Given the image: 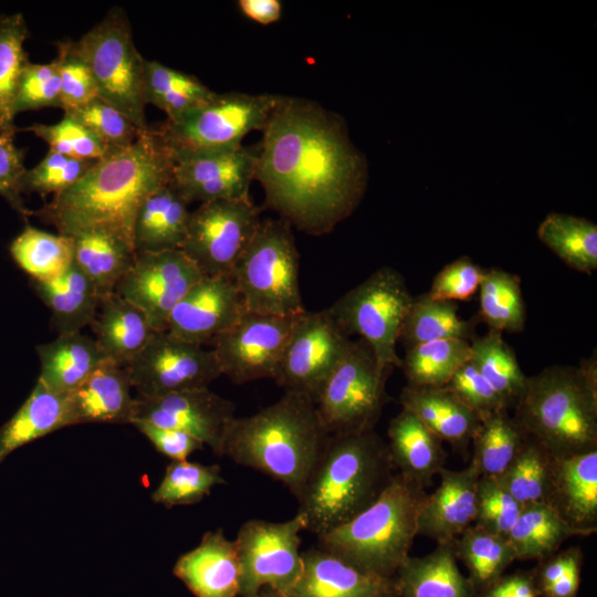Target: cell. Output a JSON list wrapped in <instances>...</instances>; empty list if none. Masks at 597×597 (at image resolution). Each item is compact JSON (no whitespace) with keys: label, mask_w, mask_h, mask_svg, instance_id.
I'll return each mask as SVG.
<instances>
[{"label":"cell","mask_w":597,"mask_h":597,"mask_svg":"<svg viewBox=\"0 0 597 597\" xmlns=\"http://www.w3.org/2000/svg\"><path fill=\"white\" fill-rule=\"evenodd\" d=\"M526 437L507 411L494 412L481 419L471 441V462L480 476L501 475L520 452Z\"/></svg>","instance_id":"obj_43"},{"label":"cell","mask_w":597,"mask_h":597,"mask_svg":"<svg viewBox=\"0 0 597 597\" xmlns=\"http://www.w3.org/2000/svg\"><path fill=\"white\" fill-rule=\"evenodd\" d=\"M295 317L247 311L212 344L221 375L237 385L275 379Z\"/></svg>","instance_id":"obj_16"},{"label":"cell","mask_w":597,"mask_h":597,"mask_svg":"<svg viewBox=\"0 0 597 597\" xmlns=\"http://www.w3.org/2000/svg\"><path fill=\"white\" fill-rule=\"evenodd\" d=\"M388 449L395 469L422 488L444 468L447 453L439 440L406 409L395 416L387 429Z\"/></svg>","instance_id":"obj_30"},{"label":"cell","mask_w":597,"mask_h":597,"mask_svg":"<svg viewBox=\"0 0 597 597\" xmlns=\"http://www.w3.org/2000/svg\"><path fill=\"white\" fill-rule=\"evenodd\" d=\"M172 574L196 597H237L240 591L235 545L221 528L206 532L197 547L180 555Z\"/></svg>","instance_id":"obj_23"},{"label":"cell","mask_w":597,"mask_h":597,"mask_svg":"<svg viewBox=\"0 0 597 597\" xmlns=\"http://www.w3.org/2000/svg\"><path fill=\"white\" fill-rule=\"evenodd\" d=\"M73 261L93 282L101 298L115 289L135 259L133 241L121 231L95 226L71 235Z\"/></svg>","instance_id":"obj_26"},{"label":"cell","mask_w":597,"mask_h":597,"mask_svg":"<svg viewBox=\"0 0 597 597\" xmlns=\"http://www.w3.org/2000/svg\"><path fill=\"white\" fill-rule=\"evenodd\" d=\"M481 420L494 412L507 411L499 392L470 360L463 364L446 385Z\"/></svg>","instance_id":"obj_55"},{"label":"cell","mask_w":597,"mask_h":597,"mask_svg":"<svg viewBox=\"0 0 597 597\" xmlns=\"http://www.w3.org/2000/svg\"><path fill=\"white\" fill-rule=\"evenodd\" d=\"M28 28L22 13L0 14V126L17 132L13 102L23 67L29 62L24 51Z\"/></svg>","instance_id":"obj_46"},{"label":"cell","mask_w":597,"mask_h":597,"mask_svg":"<svg viewBox=\"0 0 597 597\" xmlns=\"http://www.w3.org/2000/svg\"><path fill=\"white\" fill-rule=\"evenodd\" d=\"M256 597H259V595Z\"/></svg>","instance_id":"obj_62"},{"label":"cell","mask_w":597,"mask_h":597,"mask_svg":"<svg viewBox=\"0 0 597 597\" xmlns=\"http://www.w3.org/2000/svg\"><path fill=\"white\" fill-rule=\"evenodd\" d=\"M439 486L427 494L418 516L417 534L439 543L452 542L474 523L480 473L472 462L461 470L443 468Z\"/></svg>","instance_id":"obj_22"},{"label":"cell","mask_w":597,"mask_h":597,"mask_svg":"<svg viewBox=\"0 0 597 597\" xmlns=\"http://www.w3.org/2000/svg\"><path fill=\"white\" fill-rule=\"evenodd\" d=\"M412 300L404 276L397 270L384 266L328 310L348 336H360L378 364L391 370L401 367L396 345Z\"/></svg>","instance_id":"obj_9"},{"label":"cell","mask_w":597,"mask_h":597,"mask_svg":"<svg viewBox=\"0 0 597 597\" xmlns=\"http://www.w3.org/2000/svg\"><path fill=\"white\" fill-rule=\"evenodd\" d=\"M262 130L254 178L289 219L325 229L356 207L367 163L342 118L314 103L279 96Z\"/></svg>","instance_id":"obj_1"},{"label":"cell","mask_w":597,"mask_h":597,"mask_svg":"<svg viewBox=\"0 0 597 597\" xmlns=\"http://www.w3.org/2000/svg\"><path fill=\"white\" fill-rule=\"evenodd\" d=\"M298 269V252L289 222L266 219L260 222L231 277L247 311L295 317L306 311Z\"/></svg>","instance_id":"obj_7"},{"label":"cell","mask_w":597,"mask_h":597,"mask_svg":"<svg viewBox=\"0 0 597 597\" xmlns=\"http://www.w3.org/2000/svg\"><path fill=\"white\" fill-rule=\"evenodd\" d=\"M24 129L45 142L49 150L76 159L100 160L114 150L66 113L56 124H33Z\"/></svg>","instance_id":"obj_48"},{"label":"cell","mask_w":597,"mask_h":597,"mask_svg":"<svg viewBox=\"0 0 597 597\" xmlns=\"http://www.w3.org/2000/svg\"><path fill=\"white\" fill-rule=\"evenodd\" d=\"M226 484L218 464L171 461L151 500L166 507L199 503L216 485Z\"/></svg>","instance_id":"obj_47"},{"label":"cell","mask_w":597,"mask_h":597,"mask_svg":"<svg viewBox=\"0 0 597 597\" xmlns=\"http://www.w3.org/2000/svg\"><path fill=\"white\" fill-rule=\"evenodd\" d=\"M279 95L214 93L202 106L156 128L170 151L202 153L241 147L242 138L263 129Z\"/></svg>","instance_id":"obj_11"},{"label":"cell","mask_w":597,"mask_h":597,"mask_svg":"<svg viewBox=\"0 0 597 597\" xmlns=\"http://www.w3.org/2000/svg\"><path fill=\"white\" fill-rule=\"evenodd\" d=\"M245 312L231 276L203 275L172 310L167 332L191 344L212 345Z\"/></svg>","instance_id":"obj_20"},{"label":"cell","mask_w":597,"mask_h":597,"mask_svg":"<svg viewBox=\"0 0 597 597\" xmlns=\"http://www.w3.org/2000/svg\"><path fill=\"white\" fill-rule=\"evenodd\" d=\"M188 205L171 181L151 191L135 217V253L180 250L187 234Z\"/></svg>","instance_id":"obj_28"},{"label":"cell","mask_w":597,"mask_h":597,"mask_svg":"<svg viewBox=\"0 0 597 597\" xmlns=\"http://www.w3.org/2000/svg\"><path fill=\"white\" fill-rule=\"evenodd\" d=\"M478 292L479 320L490 331L523 332L526 308L519 275L496 268L485 269Z\"/></svg>","instance_id":"obj_41"},{"label":"cell","mask_w":597,"mask_h":597,"mask_svg":"<svg viewBox=\"0 0 597 597\" xmlns=\"http://www.w3.org/2000/svg\"><path fill=\"white\" fill-rule=\"evenodd\" d=\"M583 561L579 547H570L540 561L533 572L541 597H576Z\"/></svg>","instance_id":"obj_53"},{"label":"cell","mask_w":597,"mask_h":597,"mask_svg":"<svg viewBox=\"0 0 597 597\" xmlns=\"http://www.w3.org/2000/svg\"><path fill=\"white\" fill-rule=\"evenodd\" d=\"M171 153V184L188 202L249 199L255 175L256 150Z\"/></svg>","instance_id":"obj_19"},{"label":"cell","mask_w":597,"mask_h":597,"mask_svg":"<svg viewBox=\"0 0 597 597\" xmlns=\"http://www.w3.org/2000/svg\"><path fill=\"white\" fill-rule=\"evenodd\" d=\"M97 160H83L49 150L44 158L27 169L22 180V192L53 196L72 187Z\"/></svg>","instance_id":"obj_50"},{"label":"cell","mask_w":597,"mask_h":597,"mask_svg":"<svg viewBox=\"0 0 597 597\" xmlns=\"http://www.w3.org/2000/svg\"><path fill=\"white\" fill-rule=\"evenodd\" d=\"M10 254L31 280L49 281L64 273L73 263L72 239L27 224L11 242Z\"/></svg>","instance_id":"obj_42"},{"label":"cell","mask_w":597,"mask_h":597,"mask_svg":"<svg viewBox=\"0 0 597 597\" xmlns=\"http://www.w3.org/2000/svg\"><path fill=\"white\" fill-rule=\"evenodd\" d=\"M476 322L467 321L458 313V303L432 298L428 293L413 296L401 327L399 341L405 349L418 344L441 339L475 337Z\"/></svg>","instance_id":"obj_36"},{"label":"cell","mask_w":597,"mask_h":597,"mask_svg":"<svg viewBox=\"0 0 597 597\" xmlns=\"http://www.w3.org/2000/svg\"><path fill=\"white\" fill-rule=\"evenodd\" d=\"M44 107L62 108L56 64L28 62L23 67L13 102V114Z\"/></svg>","instance_id":"obj_52"},{"label":"cell","mask_w":597,"mask_h":597,"mask_svg":"<svg viewBox=\"0 0 597 597\" xmlns=\"http://www.w3.org/2000/svg\"><path fill=\"white\" fill-rule=\"evenodd\" d=\"M523 432L556 459L597 450V360L554 365L527 377L514 407Z\"/></svg>","instance_id":"obj_5"},{"label":"cell","mask_w":597,"mask_h":597,"mask_svg":"<svg viewBox=\"0 0 597 597\" xmlns=\"http://www.w3.org/2000/svg\"><path fill=\"white\" fill-rule=\"evenodd\" d=\"M426 496L425 488L397 472L371 505L318 535L317 546L364 572L394 578L410 556Z\"/></svg>","instance_id":"obj_6"},{"label":"cell","mask_w":597,"mask_h":597,"mask_svg":"<svg viewBox=\"0 0 597 597\" xmlns=\"http://www.w3.org/2000/svg\"><path fill=\"white\" fill-rule=\"evenodd\" d=\"M475 597H541V595L532 569L503 574Z\"/></svg>","instance_id":"obj_59"},{"label":"cell","mask_w":597,"mask_h":597,"mask_svg":"<svg viewBox=\"0 0 597 597\" xmlns=\"http://www.w3.org/2000/svg\"><path fill=\"white\" fill-rule=\"evenodd\" d=\"M260 222V211L250 198L200 203L189 214L180 250L202 275L231 276Z\"/></svg>","instance_id":"obj_13"},{"label":"cell","mask_w":597,"mask_h":597,"mask_svg":"<svg viewBox=\"0 0 597 597\" xmlns=\"http://www.w3.org/2000/svg\"><path fill=\"white\" fill-rule=\"evenodd\" d=\"M259 597H287V596L270 587H262L259 591Z\"/></svg>","instance_id":"obj_61"},{"label":"cell","mask_w":597,"mask_h":597,"mask_svg":"<svg viewBox=\"0 0 597 597\" xmlns=\"http://www.w3.org/2000/svg\"><path fill=\"white\" fill-rule=\"evenodd\" d=\"M469 359L470 342L441 339L406 348L400 368L407 385L443 387Z\"/></svg>","instance_id":"obj_44"},{"label":"cell","mask_w":597,"mask_h":597,"mask_svg":"<svg viewBox=\"0 0 597 597\" xmlns=\"http://www.w3.org/2000/svg\"><path fill=\"white\" fill-rule=\"evenodd\" d=\"M397 597H475L454 553L453 541L420 557L409 556L395 577Z\"/></svg>","instance_id":"obj_29"},{"label":"cell","mask_w":597,"mask_h":597,"mask_svg":"<svg viewBox=\"0 0 597 597\" xmlns=\"http://www.w3.org/2000/svg\"><path fill=\"white\" fill-rule=\"evenodd\" d=\"M64 113L75 118L112 149L128 147L143 133L128 117L100 97Z\"/></svg>","instance_id":"obj_49"},{"label":"cell","mask_w":597,"mask_h":597,"mask_svg":"<svg viewBox=\"0 0 597 597\" xmlns=\"http://www.w3.org/2000/svg\"><path fill=\"white\" fill-rule=\"evenodd\" d=\"M234 411L232 401L208 387H200L159 397L135 398L132 425L144 421L182 431L221 455L226 434L235 418Z\"/></svg>","instance_id":"obj_18"},{"label":"cell","mask_w":597,"mask_h":597,"mask_svg":"<svg viewBox=\"0 0 597 597\" xmlns=\"http://www.w3.org/2000/svg\"><path fill=\"white\" fill-rule=\"evenodd\" d=\"M202 276L181 250L135 253L115 293L138 307L153 331L164 332L175 306Z\"/></svg>","instance_id":"obj_17"},{"label":"cell","mask_w":597,"mask_h":597,"mask_svg":"<svg viewBox=\"0 0 597 597\" xmlns=\"http://www.w3.org/2000/svg\"><path fill=\"white\" fill-rule=\"evenodd\" d=\"M555 459L541 443L526 437L512 463L495 480L522 507L546 503Z\"/></svg>","instance_id":"obj_45"},{"label":"cell","mask_w":597,"mask_h":597,"mask_svg":"<svg viewBox=\"0 0 597 597\" xmlns=\"http://www.w3.org/2000/svg\"><path fill=\"white\" fill-rule=\"evenodd\" d=\"M479 373L505 401L507 409L521 399L527 376L502 333L490 331L470 342V359Z\"/></svg>","instance_id":"obj_40"},{"label":"cell","mask_w":597,"mask_h":597,"mask_svg":"<svg viewBox=\"0 0 597 597\" xmlns=\"http://www.w3.org/2000/svg\"><path fill=\"white\" fill-rule=\"evenodd\" d=\"M14 132L0 126V196L23 217L33 214L21 198V180L27 170L24 149L14 143Z\"/></svg>","instance_id":"obj_57"},{"label":"cell","mask_w":597,"mask_h":597,"mask_svg":"<svg viewBox=\"0 0 597 597\" xmlns=\"http://www.w3.org/2000/svg\"><path fill=\"white\" fill-rule=\"evenodd\" d=\"M302 531L305 520L297 512L285 522L250 520L241 525L233 541L240 565L241 597H256L262 587L289 593L302 570Z\"/></svg>","instance_id":"obj_12"},{"label":"cell","mask_w":597,"mask_h":597,"mask_svg":"<svg viewBox=\"0 0 597 597\" xmlns=\"http://www.w3.org/2000/svg\"><path fill=\"white\" fill-rule=\"evenodd\" d=\"M579 534L547 503L523 506L507 534L517 561H542Z\"/></svg>","instance_id":"obj_37"},{"label":"cell","mask_w":597,"mask_h":597,"mask_svg":"<svg viewBox=\"0 0 597 597\" xmlns=\"http://www.w3.org/2000/svg\"><path fill=\"white\" fill-rule=\"evenodd\" d=\"M216 92L198 78L158 61H144V97L175 122L206 104Z\"/></svg>","instance_id":"obj_35"},{"label":"cell","mask_w":597,"mask_h":597,"mask_svg":"<svg viewBox=\"0 0 597 597\" xmlns=\"http://www.w3.org/2000/svg\"><path fill=\"white\" fill-rule=\"evenodd\" d=\"M522 506L495 480L480 476L476 488V513L473 525L507 536Z\"/></svg>","instance_id":"obj_54"},{"label":"cell","mask_w":597,"mask_h":597,"mask_svg":"<svg viewBox=\"0 0 597 597\" xmlns=\"http://www.w3.org/2000/svg\"><path fill=\"white\" fill-rule=\"evenodd\" d=\"M156 448L172 461L186 460L191 453L203 449V443L175 429L158 427L144 421L133 423Z\"/></svg>","instance_id":"obj_58"},{"label":"cell","mask_w":597,"mask_h":597,"mask_svg":"<svg viewBox=\"0 0 597 597\" xmlns=\"http://www.w3.org/2000/svg\"><path fill=\"white\" fill-rule=\"evenodd\" d=\"M31 285L50 310L59 335L81 333L92 324L101 297L74 261L61 275L49 281L31 280Z\"/></svg>","instance_id":"obj_32"},{"label":"cell","mask_w":597,"mask_h":597,"mask_svg":"<svg viewBox=\"0 0 597 597\" xmlns=\"http://www.w3.org/2000/svg\"><path fill=\"white\" fill-rule=\"evenodd\" d=\"M69 426L65 395L36 380L27 400L0 427V464L17 449Z\"/></svg>","instance_id":"obj_34"},{"label":"cell","mask_w":597,"mask_h":597,"mask_svg":"<svg viewBox=\"0 0 597 597\" xmlns=\"http://www.w3.org/2000/svg\"><path fill=\"white\" fill-rule=\"evenodd\" d=\"M1 14V13H0Z\"/></svg>","instance_id":"obj_63"},{"label":"cell","mask_w":597,"mask_h":597,"mask_svg":"<svg viewBox=\"0 0 597 597\" xmlns=\"http://www.w3.org/2000/svg\"><path fill=\"white\" fill-rule=\"evenodd\" d=\"M123 366L106 362L65 395L69 425L132 423L135 398Z\"/></svg>","instance_id":"obj_25"},{"label":"cell","mask_w":597,"mask_h":597,"mask_svg":"<svg viewBox=\"0 0 597 597\" xmlns=\"http://www.w3.org/2000/svg\"><path fill=\"white\" fill-rule=\"evenodd\" d=\"M40 359L38 380L49 389L66 395L109 359L94 338L81 333L57 335L36 346Z\"/></svg>","instance_id":"obj_31"},{"label":"cell","mask_w":597,"mask_h":597,"mask_svg":"<svg viewBox=\"0 0 597 597\" xmlns=\"http://www.w3.org/2000/svg\"><path fill=\"white\" fill-rule=\"evenodd\" d=\"M328 437L315 402L285 391L254 415L235 417L221 455L283 483L297 499Z\"/></svg>","instance_id":"obj_3"},{"label":"cell","mask_w":597,"mask_h":597,"mask_svg":"<svg viewBox=\"0 0 597 597\" xmlns=\"http://www.w3.org/2000/svg\"><path fill=\"white\" fill-rule=\"evenodd\" d=\"M389 373L366 342L352 341L314 400L326 431L346 434L374 430L388 401Z\"/></svg>","instance_id":"obj_10"},{"label":"cell","mask_w":597,"mask_h":597,"mask_svg":"<svg viewBox=\"0 0 597 597\" xmlns=\"http://www.w3.org/2000/svg\"><path fill=\"white\" fill-rule=\"evenodd\" d=\"M172 158L156 128L139 134L128 147L95 161L72 187L33 214L59 233L88 227L114 228L133 241L136 213L144 199L171 180Z\"/></svg>","instance_id":"obj_2"},{"label":"cell","mask_w":597,"mask_h":597,"mask_svg":"<svg viewBox=\"0 0 597 597\" xmlns=\"http://www.w3.org/2000/svg\"><path fill=\"white\" fill-rule=\"evenodd\" d=\"M549 504L579 536L597 531V450L555 459Z\"/></svg>","instance_id":"obj_24"},{"label":"cell","mask_w":597,"mask_h":597,"mask_svg":"<svg viewBox=\"0 0 597 597\" xmlns=\"http://www.w3.org/2000/svg\"><path fill=\"white\" fill-rule=\"evenodd\" d=\"M124 368L132 387L143 398L208 387L222 376L212 349L185 342L167 331L154 332Z\"/></svg>","instance_id":"obj_14"},{"label":"cell","mask_w":597,"mask_h":597,"mask_svg":"<svg viewBox=\"0 0 597 597\" xmlns=\"http://www.w3.org/2000/svg\"><path fill=\"white\" fill-rule=\"evenodd\" d=\"M91 326L105 356L123 367L143 349L155 332L145 314L115 292L101 298Z\"/></svg>","instance_id":"obj_33"},{"label":"cell","mask_w":597,"mask_h":597,"mask_svg":"<svg viewBox=\"0 0 597 597\" xmlns=\"http://www.w3.org/2000/svg\"><path fill=\"white\" fill-rule=\"evenodd\" d=\"M484 270L469 256H461L433 277L429 292L432 298L468 302L478 293Z\"/></svg>","instance_id":"obj_56"},{"label":"cell","mask_w":597,"mask_h":597,"mask_svg":"<svg viewBox=\"0 0 597 597\" xmlns=\"http://www.w3.org/2000/svg\"><path fill=\"white\" fill-rule=\"evenodd\" d=\"M350 342L328 308L306 310L295 318L275 383L314 401Z\"/></svg>","instance_id":"obj_15"},{"label":"cell","mask_w":597,"mask_h":597,"mask_svg":"<svg viewBox=\"0 0 597 597\" xmlns=\"http://www.w3.org/2000/svg\"><path fill=\"white\" fill-rule=\"evenodd\" d=\"M301 557L302 570L287 597H397L394 578L364 572L318 546Z\"/></svg>","instance_id":"obj_21"},{"label":"cell","mask_w":597,"mask_h":597,"mask_svg":"<svg viewBox=\"0 0 597 597\" xmlns=\"http://www.w3.org/2000/svg\"><path fill=\"white\" fill-rule=\"evenodd\" d=\"M54 62L60 75L63 112L76 108L97 97L92 72L80 54L75 41L66 39L56 43Z\"/></svg>","instance_id":"obj_51"},{"label":"cell","mask_w":597,"mask_h":597,"mask_svg":"<svg viewBox=\"0 0 597 597\" xmlns=\"http://www.w3.org/2000/svg\"><path fill=\"white\" fill-rule=\"evenodd\" d=\"M454 553L469 573L475 595L501 577L516 561L506 536L470 525L453 540Z\"/></svg>","instance_id":"obj_39"},{"label":"cell","mask_w":597,"mask_h":597,"mask_svg":"<svg viewBox=\"0 0 597 597\" xmlns=\"http://www.w3.org/2000/svg\"><path fill=\"white\" fill-rule=\"evenodd\" d=\"M399 401L439 440L460 451L469 446L480 425L476 415L446 386L406 385Z\"/></svg>","instance_id":"obj_27"},{"label":"cell","mask_w":597,"mask_h":597,"mask_svg":"<svg viewBox=\"0 0 597 597\" xmlns=\"http://www.w3.org/2000/svg\"><path fill=\"white\" fill-rule=\"evenodd\" d=\"M394 469L375 430L329 434L296 499L305 531L318 536L354 519L379 498Z\"/></svg>","instance_id":"obj_4"},{"label":"cell","mask_w":597,"mask_h":597,"mask_svg":"<svg viewBox=\"0 0 597 597\" xmlns=\"http://www.w3.org/2000/svg\"><path fill=\"white\" fill-rule=\"evenodd\" d=\"M239 6L248 18L261 24L277 21L282 11L279 0H241Z\"/></svg>","instance_id":"obj_60"},{"label":"cell","mask_w":597,"mask_h":597,"mask_svg":"<svg viewBox=\"0 0 597 597\" xmlns=\"http://www.w3.org/2000/svg\"><path fill=\"white\" fill-rule=\"evenodd\" d=\"M76 48L94 77L97 97L145 132L144 61L135 46L125 11L114 7L78 41Z\"/></svg>","instance_id":"obj_8"},{"label":"cell","mask_w":597,"mask_h":597,"mask_svg":"<svg viewBox=\"0 0 597 597\" xmlns=\"http://www.w3.org/2000/svg\"><path fill=\"white\" fill-rule=\"evenodd\" d=\"M537 237L570 269L586 274L597 270V226L590 220L551 212L538 224Z\"/></svg>","instance_id":"obj_38"}]
</instances>
